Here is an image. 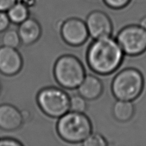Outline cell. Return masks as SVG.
Here are the masks:
<instances>
[{"mask_svg": "<svg viewBox=\"0 0 146 146\" xmlns=\"http://www.w3.org/2000/svg\"><path fill=\"white\" fill-rule=\"evenodd\" d=\"M124 54L118 42L110 36L95 39L88 48L87 62L96 73L110 74L121 66Z\"/></svg>", "mask_w": 146, "mask_h": 146, "instance_id": "obj_1", "label": "cell"}, {"mask_svg": "<svg viewBox=\"0 0 146 146\" xmlns=\"http://www.w3.org/2000/svg\"><path fill=\"white\" fill-rule=\"evenodd\" d=\"M56 131L64 141L78 144L82 143L92 134V126L90 119L83 113L69 111L59 118Z\"/></svg>", "mask_w": 146, "mask_h": 146, "instance_id": "obj_2", "label": "cell"}, {"mask_svg": "<svg viewBox=\"0 0 146 146\" xmlns=\"http://www.w3.org/2000/svg\"><path fill=\"white\" fill-rule=\"evenodd\" d=\"M53 72L56 82L69 90L78 88L86 76L82 62L71 54H65L58 58L54 64Z\"/></svg>", "mask_w": 146, "mask_h": 146, "instance_id": "obj_3", "label": "cell"}, {"mask_svg": "<svg viewBox=\"0 0 146 146\" xmlns=\"http://www.w3.org/2000/svg\"><path fill=\"white\" fill-rule=\"evenodd\" d=\"M144 80L139 70L127 68L119 72L112 82L111 90L118 100L133 101L142 92Z\"/></svg>", "mask_w": 146, "mask_h": 146, "instance_id": "obj_4", "label": "cell"}, {"mask_svg": "<svg viewBox=\"0 0 146 146\" xmlns=\"http://www.w3.org/2000/svg\"><path fill=\"white\" fill-rule=\"evenodd\" d=\"M39 108L46 115L60 118L70 110V98L60 88L49 87L39 91L36 97Z\"/></svg>", "mask_w": 146, "mask_h": 146, "instance_id": "obj_5", "label": "cell"}, {"mask_svg": "<svg viewBox=\"0 0 146 146\" xmlns=\"http://www.w3.org/2000/svg\"><path fill=\"white\" fill-rule=\"evenodd\" d=\"M117 41L124 54L137 56L146 51V31L139 25H130L120 31Z\"/></svg>", "mask_w": 146, "mask_h": 146, "instance_id": "obj_6", "label": "cell"}, {"mask_svg": "<svg viewBox=\"0 0 146 146\" xmlns=\"http://www.w3.org/2000/svg\"><path fill=\"white\" fill-rule=\"evenodd\" d=\"M60 34L65 42L72 46L82 45L89 36L86 23L78 18H70L64 21Z\"/></svg>", "mask_w": 146, "mask_h": 146, "instance_id": "obj_7", "label": "cell"}, {"mask_svg": "<svg viewBox=\"0 0 146 146\" xmlns=\"http://www.w3.org/2000/svg\"><path fill=\"white\" fill-rule=\"evenodd\" d=\"M86 25L89 35L94 39L111 36L113 27L110 19L103 12L94 11L88 15Z\"/></svg>", "mask_w": 146, "mask_h": 146, "instance_id": "obj_8", "label": "cell"}, {"mask_svg": "<svg viewBox=\"0 0 146 146\" xmlns=\"http://www.w3.org/2000/svg\"><path fill=\"white\" fill-rule=\"evenodd\" d=\"M23 60L17 49L0 47V73L6 76H14L23 68Z\"/></svg>", "mask_w": 146, "mask_h": 146, "instance_id": "obj_9", "label": "cell"}, {"mask_svg": "<svg viewBox=\"0 0 146 146\" xmlns=\"http://www.w3.org/2000/svg\"><path fill=\"white\" fill-rule=\"evenodd\" d=\"M22 112L10 104L0 105V129L5 131H14L24 123Z\"/></svg>", "mask_w": 146, "mask_h": 146, "instance_id": "obj_10", "label": "cell"}, {"mask_svg": "<svg viewBox=\"0 0 146 146\" xmlns=\"http://www.w3.org/2000/svg\"><path fill=\"white\" fill-rule=\"evenodd\" d=\"M17 32L21 44L25 46H30L40 38L42 34V28L35 19L28 17L27 20L19 25Z\"/></svg>", "mask_w": 146, "mask_h": 146, "instance_id": "obj_11", "label": "cell"}, {"mask_svg": "<svg viewBox=\"0 0 146 146\" xmlns=\"http://www.w3.org/2000/svg\"><path fill=\"white\" fill-rule=\"evenodd\" d=\"M103 85L101 81L95 76L86 75L78 87V93L86 100H94L101 95Z\"/></svg>", "mask_w": 146, "mask_h": 146, "instance_id": "obj_12", "label": "cell"}, {"mask_svg": "<svg viewBox=\"0 0 146 146\" xmlns=\"http://www.w3.org/2000/svg\"><path fill=\"white\" fill-rule=\"evenodd\" d=\"M134 113L135 106L131 101L118 100L113 106V116L120 122L129 121Z\"/></svg>", "mask_w": 146, "mask_h": 146, "instance_id": "obj_13", "label": "cell"}, {"mask_svg": "<svg viewBox=\"0 0 146 146\" xmlns=\"http://www.w3.org/2000/svg\"><path fill=\"white\" fill-rule=\"evenodd\" d=\"M11 23L16 25L27 20L30 17V11L28 7L24 3L17 2L7 12Z\"/></svg>", "mask_w": 146, "mask_h": 146, "instance_id": "obj_14", "label": "cell"}, {"mask_svg": "<svg viewBox=\"0 0 146 146\" xmlns=\"http://www.w3.org/2000/svg\"><path fill=\"white\" fill-rule=\"evenodd\" d=\"M1 41L3 46L17 49L21 44V38L17 30L7 29L3 34Z\"/></svg>", "mask_w": 146, "mask_h": 146, "instance_id": "obj_15", "label": "cell"}, {"mask_svg": "<svg viewBox=\"0 0 146 146\" xmlns=\"http://www.w3.org/2000/svg\"><path fill=\"white\" fill-rule=\"evenodd\" d=\"M86 109L87 102L82 96L76 95L70 98V111L84 113Z\"/></svg>", "mask_w": 146, "mask_h": 146, "instance_id": "obj_16", "label": "cell"}, {"mask_svg": "<svg viewBox=\"0 0 146 146\" xmlns=\"http://www.w3.org/2000/svg\"><path fill=\"white\" fill-rule=\"evenodd\" d=\"M84 146H106L108 145L107 141L102 135L98 133L90 134L82 142Z\"/></svg>", "mask_w": 146, "mask_h": 146, "instance_id": "obj_17", "label": "cell"}, {"mask_svg": "<svg viewBox=\"0 0 146 146\" xmlns=\"http://www.w3.org/2000/svg\"><path fill=\"white\" fill-rule=\"evenodd\" d=\"M105 3L113 9H121L126 7L131 0H103Z\"/></svg>", "mask_w": 146, "mask_h": 146, "instance_id": "obj_18", "label": "cell"}, {"mask_svg": "<svg viewBox=\"0 0 146 146\" xmlns=\"http://www.w3.org/2000/svg\"><path fill=\"white\" fill-rule=\"evenodd\" d=\"M10 20L6 12H0V33H3L9 29Z\"/></svg>", "mask_w": 146, "mask_h": 146, "instance_id": "obj_19", "label": "cell"}, {"mask_svg": "<svg viewBox=\"0 0 146 146\" xmlns=\"http://www.w3.org/2000/svg\"><path fill=\"white\" fill-rule=\"evenodd\" d=\"M23 144L19 140L12 138H1L0 139V146H21Z\"/></svg>", "mask_w": 146, "mask_h": 146, "instance_id": "obj_20", "label": "cell"}, {"mask_svg": "<svg viewBox=\"0 0 146 146\" xmlns=\"http://www.w3.org/2000/svg\"><path fill=\"white\" fill-rule=\"evenodd\" d=\"M17 0H0V12H7Z\"/></svg>", "mask_w": 146, "mask_h": 146, "instance_id": "obj_21", "label": "cell"}, {"mask_svg": "<svg viewBox=\"0 0 146 146\" xmlns=\"http://www.w3.org/2000/svg\"><path fill=\"white\" fill-rule=\"evenodd\" d=\"M140 26L146 31V16L142 18L140 22Z\"/></svg>", "mask_w": 146, "mask_h": 146, "instance_id": "obj_22", "label": "cell"}, {"mask_svg": "<svg viewBox=\"0 0 146 146\" xmlns=\"http://www.w3.org/2000/svg\"><path fill=\"white\" fill-rule=\"evenodd\" d=\"M1 83H0V92H1Z\"/></svg>", "mask_w": 146, "mask_h": 146, "instance_id": "obj_23", "label": "cell"}]
</instances>
